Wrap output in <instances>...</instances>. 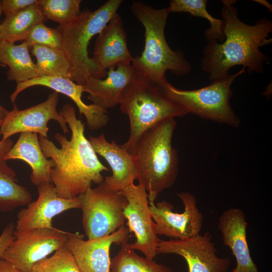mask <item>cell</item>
Wrapping results in <instances>:
<instances>
[{
  "instance_id": "obj_30",
  "label": "cell",
  "mask_w": 272,
  "mask_h": 272,
  "mask_svg": "<svg viewBox=\"0 0 272 272\" xmlns=\"http://www.w3.org/2000/svg\"><path fill=\"white\" fill-rule=\"evenodd\" d=\"M31 48L34 45L46 46L63 52L61 33L56 28L47 27L44 23L35 26L24 41Z\"/></svg>"
},
{
  "instance_id": "obj_29",
  "label": "cell",
  "mask_w": 272,
  "mask_h": 272,
  "mask_svg": "<svg viewBox=\"0 0 272 272\" xmlns=\"http://www.w3.org/2000/svg\"><path fill=\"white\" fill-rule=\"evenodd\" d=\"M32 272H81L70 250L65 245L35 264Z\"/></svg>"
},
{
  "instance_id": "obj_4",
  "label": "cell",
  "mask_w": 272,
  "mask_h": 272,
  "mask_svg": "<svg viewBox=\"0 0 272 272\" xmlns=\"http://www.w3.org/2000/svg\"><path fill=\"white\" fill-rule=\"evenodd\" d=\"M176 125L174 118H171L147 130L131 153L137 167V180L145 188L149 201L154 202L163 190L176 180L178 157L172 145Z\"/></svg>"
},
{
  "instance_id": "obj_24",
  "label": "cell",
  "mask_w": 272,
  "mask_h": 272,
  "mask_svg": "<svg viewBox=\"0 0 272 272\" xmlns=\"http://www.w3.org/2000/svg\"><path fill=\"white\" fill-rule=\"evenodd\" d=\"M32 196L23 186L17 183L16 174L7 161L0 160V211L9 212L27 205Z\"/></svg>"
},
{
  "instance_id": "obj_9",
  "label": "cell",
  "mask_w": 272,
  "mask_h": 272,
  "mask_svg": "<svg viewBox=\"0 0 272 272\" xmlns=\"http://www.w3.org/2000/svg\"><path fill=\"white\" fill-rule=\"evenodd\" d=\"M69 233L54 227L15 230V238L2 259L21 272H32L35 264L65 245Z\"/></svg>"
},
{
  "instance_id": "obj_13",
  "label": "cell",
  "mask_w": 272,
  "mask_h": 272,
  "mask_svg": "<svg viewBox=\"0 0 272 272\" xmlns=\"http://www.w3.org/2000/svg\"><path fill=\"white\" fill-rule=\"evenodd\" d=\"M58 98V93L53 91L46 101L23 110H20L15 103H13V109L0 127L2 140L23 132H36L47 138V124L51 120L58 122L63 132L68 133L67 123L56 109Z\"/></svg>"
},
{
  "instance_id": "obj_8",
  "label": "cell",
  "mask_w": 272,
  "mask_h": 272,
  "mask_svg": "<svg viewBox=\"0 0 272 272\" xmlns=\"http://www.w3.org/2000/svg\"><path fill=\"white\" fill-rule=\"evenodd\" d=\"M82 210V223L88 240L108 236L124 225L123 209L127 203L119 191L104 182L78 196Z\"/></svg>"
},
{
  "instance_id": "obj_7",
  "label": "cell",
  "mask_w": 272,
  "mask_h": 272,
  "mask_svg": "<svg viewBox=\"0 0 272 272\" xmlns=\"http://www.w3.org/2000/svg\"><path fill=\"white\" fill-rule=\"evenodd\" d=\"M245 72V67L236 74L215 80L206 87L192 90L175 88L167 82L162 89L165 95L187 114L238 127L239 118L230 104L233 95L231 86L235 79Z\"/></svg>"
},
{
  "instance_id": "obj_17",
  "label": "cell",
  "mask_w": 272,
  "mask_h": 272,
  "mask_svg": "<svg viewBox=\"0 0 272 272\" xmlns=\"http://www.w3.org/2000/svg\"><path fill=\"white\" fill-rule=\"evenodd\" d=\"M132 58L122 19L116 13L98 34L92 59L101 71L107 72L119 65L131 63Z\"/></svg>"
},
{
  "instance_id": "obj_15",
  "label": "cell",
  "mask_w": 272,
  "mask_h": 272,
  "mask_svg": "<svg viewBox=\"0 0 272 272\" xmlns=\"http://www.w3.org/2000/svg\"><path fill=\"white\" fill-rule=\"evenodd\" d=\"M37 199L29 202L17 215L15 231L21 232L36 228H51L52 219L64 211L81 209L79 197L65 199L59 197L53 184L38 186Z\"/></svg>"
},
{
  "instance_id": "obj_31",
  "label": "cell",
  "mask_w": 272,
  "mask_h": 272,
  "mask_svg": "<svg viewBox=\"0 0 272 272\" xmlns=\"http://www.w3.org/2000/svg\"><path fill=\"white\" fill-rule=\"evenodd\" d=\"M38 0H2V13L6 16L38 3Z\"/></svg>"
},
{
  "instance_id": "obj_16",
  "label": "cell",
  "mask_w": 272,
  "mask_h": 272,
  "mask_svg": "<svg viewBox=\"0 0 272 272\" xmlns=\"http://www.w3.org/2000/svg\"><path fill=\"white\" fill-rule=\"evenodd\" d=\"M36 86H42L61 93L71 98L76 104L80 114H83L86 119L87 127L91 130L106 126L109 121L107 110L97 105L86 104L82 99L85 92L84 86L67 78L54 76H41L17 84L16 89L10 96L11 102H15L18 95L24 90Z\"/></svg>"
},
{
  "instance_id": "obj_11",
  "label": "cell",
  "mask_w": 272,
  "mask_h": 272,
  "mask_svg": "<svg viewBox=\"0 0 272 272\" xmlns=\"http://www.w3.org/2000/svg\"><path fill=\"white\" fill-rule=\"evenodd\" d=\"M177 194L184 206V211L181 213L174 212L173 206L167 201L163 200L156 205L154 201H149L157 235L182 240L200 234L203 216L197 206L196 198L188 192Z\"/></svg>"
},
{
  "instance_id": "obj_35",
  "label": "cell",
  "mask_w": 272,
  "mask_h": 272,
  "mask_svg": "<svg viewBox=\"0 0 272 272\" xmlns=\"http://www.w3.org/2000/svg\"><path fill=\"white\" fill-rule=\"evenodd\" d=\"M10 111L4 108L0 103V127L3 124Z\"/></svg>"
},
{
  "instance_id": "obj_10",
  "label": "cell",
  "mask_w": 272,
  "mask_h": 272,
  "mask_svg": "<svg viewBox=\"0 0 272 272\" xmlns=\"http://www.w3.org/2000/svg\"><path fill=\"white\" fill-rule=\"evenodd\" d=\"M119 192L127 200L123 213L127 221V228L135 237L130 247L141 251L146 258L154 259L161 239L156 233L145 188L141 184L135 185L132 182Z\"/></svg>"
},
{
  "instance_id": "obj_19",
  "label": "cell",
  "mask_w": 272,
  "mask_h": 272,
  "mask_svg": "<svg viewBox=\"0 0 272 272\" xmlns=\"http://www.w3.org/2000/svg\"><path fill=\"white\" fill-rule=\"evenodd\" d=\"M247 225L246 216L239 208L228 209L219 218L218 228L223 244L230 249L236 260L231 272H258L247 243Z\"/></svg>"
},
{
  "instance_id": "obj_37",
  "label": "cell",
  "mask_w": 272,
  "mask_h": 272,
  "mask_svg": "<svg viewBox=\"0 0 272 272\" xmlns=\"http://www.w3.org/2000/svg\"><path fill=\"white\" fill-rule=\"evenodd\" d=\"M2 14V4H1V1L0 0V18H1V16ZM1 22H0V26H1ZM1 38H0V42H1Z\"/></svg>"
},
{
  "instance_id": "obj_6",
  "label": "cell",
  "mask_w": 272,
  "mask_h": 272,
  "mask_svg": "<svg viewBox=\"0 0 272 272\" xmlns=\"http://www.w3.org/2000/svg\"><path fill=\"white\" fill-rule=\"evenodd\" d=\"M119 105L130 123L129 137L121 146L130 153L146 131L162 121L187 114L165 95L161 87L137 74Z\"/></svg>"
},
{
  "instance_id": "obj_21",
  "label": "cell",
  "mask_w": 272,
  "mask_h": 272,
  "mask_svg": "<svg viewBox=\"0 0 272 272\" xmlns=\"http://www.w3.org/2000/svg\"><path fill=\"white\" fill-rule=\"evenodd\" d=\"M6 161L20 160L26 162L31 168L30 180L36 186L51 183L50 172L54 166L53 160H48L44 156L36 132H23L16 143L4 157Z\"/></svg>"
},
{
  "instance_id": "obj_36",
  "label": "cell",
  "mask_w": 272,
  "mask_h": 272,
  "mask_svg": "<svg viewBox=\"0 0 272 272\" xmlns=\"http://www.w3.org/2000/svg\"><path fill=\"white\" fill-rule=\"evenodd\" d=\"M255 2H257V3L261 4V5H264L265 7H266L270 12H271V5H270L268 2H267L265 1H255Z\"/></svg>"
},
{
  "instance_id": "obj_25",
  "label": "cell",
  "mask_w": 272,
  "mask_h": 272,
  "mask_svg": "<svg viewBox=\"0 0 272 272\" xmlns=\"http://www.w3.org/2000/svg\"><path fill=\"white\" fill-rule=\"evenodd\" d=\"M110 272H174L170 267L137 254L127 242L111 260Z\"/></svg>"
},
{
  "instance_id": "obj_38",
  "label": "cell",
  "mask_w": 272,
  "mask_h": 272,
  "mask_svg": "<svg viewBox=\"0 0 272 272\" xmlns=\"http://www.w3.org/2000/svg\"><path fill=\"white\" fill-rule=\"evenodd\" d=\"M0 66H3V67H5V66L1 63H0Z\"/></svg>"
},
{
  "instance_id": "obj_28",
  "label": "cell",
  "mask_w": 272,
  "mask_h": 272,
  "mask_svg": "<svg viewBox=\"0 0 272 272\" xmlns=\"http://www.w3.org/2000/svg\"><path fill=\"white\" fill-rule=\"evenodd\" d=\"M81 2V0H38V5L47 20L65 26L80 15Z\"/></svg>"
},
{
  "instance_id": "obj_27",
  "label": "cell",
  "mask_w": 272,
  "mask_h": 272,
  "mask_svg": "<svg viewBox=\"0 0 272 272\" xmlns=\"http://www.w3.org/2000/svg\"><path fill=\"white\" fill-rule=\"evenodd\" d=\"M206 0H171L168 7L170 13L187 12L193 16L200 17L208 20L210 27L205 32L208 41L216 40L223 42L225 39L224 22L210 14L207 10Z\"/></svg>"
},
{
  "instance_id": "obj_26",
  "label": "cell",
  "mask_w": 272,
  "mask_h": 272,
  "mask_svg": "<svg viewBox=\"0 0 272 272\" xmlns=\"http://www.w3.org/2000/svg\"><path fill=\"white\" fill-rule=\"evenodd\" d=\"M31 48V53L36 58L38 77L54 76L71 80L70 66L63 52L40 45H34Z\"/></svg>"
},
{
  "instance_id": "obj_1",
  "label": "cell",
  "mask_w": 272,
  "mask_h": 272,
  "mask_svg": "<svg viewBox=\"0 0 272 272\" xmlns=\"http://www.w3.org/2000/svg\"><path fill=\"white\" fill-rule=\"evenodd\" d=\"M59 113L68 124L72 134L70 140L56 133L53 142L38 136L41 150L46 158L54 163L50 177L59 197L71 199L78 197L91 187L93 183L99 184L104 181L103 171H109L99 160L89 140L85 135V123L76 116L75 107L64 104Z\"/></svg>"
},
{
  "instance_id": "obj_14",
  "label": "cell",
  "mask_w": 272,
  "mask_h": 272,
  "mask_svg": "<svg viewBox=\"0 0 272 272\" xmlns=\"http://www.w3.org/2000/svg\"><path fill=\"white\" fill-rule=\"evenodd\" d=\"M124 225L111 234L85 240L83 235L69 233L65 246L70 250L81 272H110V249L113 244L121 245L130 236Z\"/></svg>"
},
{
  "instance_id": "obj_3",
  "label": "cell",
  "mask_w": 272,
  "mask_h": 272,
  "mask_svg": "<svg viewBox=\"0 0 272 272\" xmlns=\"http://www.w3.org/2000/svg\"><path fill=\"white\" fill-rule=\"evenodd\" d=\"M131 11L145 28V47L141 55L133 57L131 65L136 74L161 87L168 81L167 71L178 76L188 74L191 63L179 50L168 44L165 28L170 12L168 8L155 9L141 1L132 2Z\"/></svg>"
},
{
  "instance_id": "obj_20",
  "label": "cell",
  "mask_w": 272,
  "mask_h": 272,
  "mask_svg": "<svg viewBox=\"0 0 272 272\" xmlns=\"http://www.w3.org/2000/svg\"><path fill=\"white\" fill-rule=\"evenodd\" d=\"M89 141L95 153L104 158L111 168L112 175L104 179L109 188L120 191L137 179L138 170L132 154L114 141H107L103 133L90 136Z\"/></svg>"
},
{
  "instance_id": "obj_5",
  "label": "cell",
  "mask_w": 272,
  "mask_h": 272,
  "mask_svg": "<svg viewBox=\"0 0 272 272\" xmlns=\"http://www.w3.org/2000/svg\"><path fill=\"white\" fill-rule=\"evenodd\" d=\"M123 1L108 0L98 9H85L71 24L57 27L62 39L63 51L70 66L71 79L84 86L91 76L102 79L107 72L101 71L89 56L88 47L92 38L98 34L117 13Z\"/></svg>"
},
{
  "instance_id": "obj_32",
  "label": "cell",
  "mask_w": 272,
  "mask_h": 272,
  "mask_svg": "<svg viewBox=\"0 0 272 272\" xmlns=\"http://www.w3.org/2000/svg\"><path fill=\"white\" fill-rule=\"evenodd\" d=\"M15 226L12 223H9L3 230L0 235V259L15 238Z\"/></svg>"
},
{
  "instance_id": "obj_18",
  "label": "cell",
  "mask_w": 272,
  "mask_h": 272,
  "mask_svg": "<svg viewBox=\"0 0 272 272\" xmlns=\"http://www.w3.org/2000/svg\"><path fill=\"white\" fill-rule=\"evenodd\" d=\"M136 75L131 63L121 64L116 70L109 69L104 79L89 76L84 86L85 92L93 104L107 110L120 104Z\"/></svg>"
},
{
  "instance_id": "obj_2",
  "label": "cell",
  "mask_w": 272,
  "mask_h": 272,
  "mask_svg": "<svg viewBox=\"0 0 272 272\" xmlns=\"http://www.w3.org/2000/svg\"><path fill=\"white\" fill-rule=\"evenodd\" d=\"M236 2L222 1L224 41H209L203 50L201 69L209 74L212 81L227 76L229 70L236 65L247 67L249 73H262L264 63L269 60L259 48L272 42L269 38L271 21L262 18L253 25L244 23L238 18L234 6Z\"/></svg>"
},
{
  "instance_id": "obj_33",
  "label": "cell",
  "mask_w": 272,
  "mask_h": 272,
  "mask_svg": "<svg viewBox=\"0 0 272 272\" xmlns=\"http://www.w3.org/2000/svg\"><path fill=\"white\" fill-rule=\"evenodd\" d=\"M13 145V141L10 138L0 141V160L4 159L5 155Z\"/></svg>"
},
{
  "instance_id": "obj_22",
  "label": "cell",
  "mask_w": 272,
  "mask_h": 272,
  "mask_svg": "<svg viewBox=\"0 0 272 272\" xmlns=\"http://www.w3.org/2000/svg\"><path fill=\"white\" fill-rule=\"evenodd\" d=\"M29 47L24 41L19 45L2 40L0 42V63L9 68L7 73L9 81L17 84L38 77L36 64L29 51Z\"/></svg>"
},
{
  "instance_id": "obj_34",
  "label": "cell",
  "mask_w": 272,
  "mask_h": 272,
  "mask_svg": "<svg viewBox=\"0 0 272 272\" xmlns=\"http://www.w3.org/2000/svg\"><path fill=\"white\" fill-rule=\"evenodd\" d=\"M0 272H21L4 260L0 259Z\"/></svg>"
},
{
  "instance_id": "obj_23",
  "label": "cell",
  "mask_w": 272,
  "mask_h": 272,
  "mask_svg": "<svg viewBox=\"0 0 272 272\" xmlns=\"http://www.w3.org/2000/svg\"><path fill=\"white\" fill-rule=\"evenodd\" d=\"M47 19L38 3L7 17L1 23L0 38L14 43L24 41L30 31Z\"/></svg>"
},
{
  "instance_id": "obj_12",
  "label": "cell",
  "mask_w": 272,
  "mask_h": 272,
  "mask_svg": "<svg viewBox=\"0 0 272 272\" xmlns=\"http://www.w3.org/2000/svg\"><path fill=\"white\" fill-rule=\"evenodd\" d=\"M210 232L184 239L161 240L157 254H175L186 261L188 272H227L231 261L220 257Z\"/></svg>"
}]
</instances>
